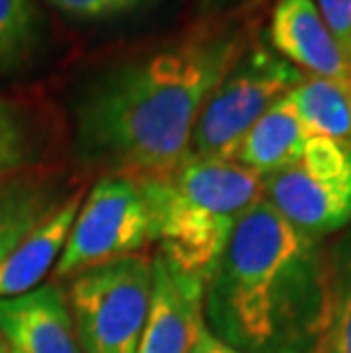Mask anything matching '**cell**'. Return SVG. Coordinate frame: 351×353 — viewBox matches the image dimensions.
Instances as JSON below:
<instances>
[{
  "label": "cell",
  "instance_id": "obj_2",
  "mask_svg": "<svg viewBox=\"0 0 351 353\" xmlns=\"http://www.w3.org/2000/svg\"><path fill=\"white\" fill-rule=\"evenodd\" d=\"M326 301L322 239L294 228L260 199L208 278L203 321L242 353H317Z\"/></svg>",
  "mask_w": 351,
  "mask_h": 353
},
{
  "label": "cell",
  "instance_id": "obj_4",
  "mask_svg": "<svg viewBox=\"0 0 351 353\" xmlns=\"http://www.w3.org/2000/svg\"><path fill=\"white\" fill-rule=\"evenodd\" d=\"M305 78L294 64L256 41L242 50L208 96L190 139V157L235 160L244 137L260 117Z\"/></svg>",
  "mask_w": 351,
  "mask_h": 353
},
{
  "label": "cell",
  "instance_id": "obj_12",
  "mask_svg": "<svg viewBox=\"0 0 351 353\" xmlns=\"http://www.w3.org/2000/svg\"><path fill=\"white\" fill-rule=\"evenodd\" d=\"M312 134L297 114L290 96L281 99L260 117L244 137L235 160L258 176H272L301 157Z\"/></svg>",
  "mask_w": 351,
  "mask_h": 353
},
{
  "label": "cell",
  "instance_id": "obj_16",
  "mask_svg": "<svg viewBox=\"0 0 351 353\" xmlns=\"http://www.w3.org/2000/svg\"><path fill=\"white\" fill-rule=\"evenodd\" d=\"M41 157L34 117L23 105L0 99V180L30 174Z\"/></svg>",
  "mask_w": 351,
  "mask_h": 353
},
{
  "label": "cell",
  "instance_id": "obj_6",
  "mask_svg": "<svg viewBox=\"0 0 351 353\" xmlns=\"http://www.w3.org/2000/svg\"><path fill=\"white\" fill-rule=\"evenodd\" d=\"M153 244L151 212L135 178L103 176L82 199L53 281L141 253Z\"/></svg>",
  "mask_w": 351,
  "mask_h": 353
},
{
  "label": "cell",
  "instance_id": "obj_8",
  "mask_svg": "<svg viewBox=\"0 0 351 353\" xmlns=\"http://www.w3.org/2000/svg\"><path fill=\"white\" fill-rule=\"evenodd\" d=\"M205 281L153 255L151 305L137 353H190L203 328Z\"/></svg>",
  "mask_w": 351,
  "mask_h": 353
},
{
  "label": "cell",
  "instance_id": "obj_11",
  "mask_svg": "<svg viewBox=\"0 0 351 353\" xmlns=\"http://www.w3.org/2000/svg\"><path fill=\"white\" fill-rule=\"evenodd\" d=\"M82 203V192L69 194L39 228L21 242L0 262V301L14 299L43 285V278L53 274L69 232Z\"/></svg>",
  "mask_w": 351,
  "mask_h": 353
},
{
  "label": "cell",
  "instance_id": "obj_17",
  "mask_svg": "<svg viewBox=\"0 0 351 353\" xmlns=\"http://www.w3.org/2000/svg\"><path fill=\"white\" fill-rule=\"evenodd\" d=\"M41 28L34 0H0V76L32 59L41 41Z\"/></svg>",
  "mask_w": 351,
  "mask_h": 353
},
{
  "label": "cell",
  "instance_id": "obj_3",
  "mask_svg": "<svg viewBox=\"0 0 351 353\" xmlns=\"http://www.w3.org/2000/svg\"><path fill=\"white\" fill-rule=\"evenodd\" d=\"M158 253L208 283L242 216L263 199V176L237 160L185 157L160 178H135Z\"/></svg>",
  "mask_w": 351,
  "mask_h": 353
},
{
  "label": "cell",
  "instance_id": "obj_14",
  "mask_svg": "<svg viewBox=\"0 0 351 353\" xmlns=\"http://www.w3.org/2000/svg\"><path fill=\"white\" fill-rule=\"evenodd\" d=\"M288 96L312 137L351 146V82L305 76Z\"/></svg>",
  "mask_w": 351,
  "mask_h": 353
},
{
  "label": "cell",
  "instance_id": "obj_19",
  "mask_svg": "<svg viewBox=\"0 0 351 353\" xmlns=\"http://www.w3.org/2000/svg\"><path fill=\"white\" fill-rule=\"evenodd\" d=\"M315 5L335 41L347 55L351 46V0H315Z\"/></svg>",
  "mask_w": 351,
  "mask_h": 353
},
{
  "label": "cell",
  "instance_id": "obj_9",
  "mask_svg": "<svg viewBox=\"0 0 351 353\" xmlns=\"http://www.w3.org/2000/svg\"><path fill=\"white\" fill-rule=\"evenodd\" d=\"M267 37L274 52L305 76L351 82L345 50L324 23L315 0H279Z\"/></svg>",
  "mask_w": 351,
  "mask_h": 353
},
{
  "label": "cell",
  "instance_id": "obj_1",
  "mask_svg": "<svg viewBox=\"0 0 351 353\" xmlns=\"http://www.w3.org/2000/svg\"><path fill=\"white\" fill-rule=\"evenodd\" d=\"M246 46L242 28L210 26L110 66L73 110L78 155L106 176H167L188 157L201 108Z\"/></svg>",
  "mask_w": 351,
  "mask_h": 353
},
{
  "label": "cell",
  "instance_id": "obj_7",
  "mask_svg": "<svg viewBox=\"0 0 351 353\" xmlns=\"http://www.w3.org/2000/svg\"><path fill=\"white\" fill-rule=\"evenodd\" d=\"M263 199L288 223L324 239L351 226V146L310 137L301 157L263 178Z\"/></svg>",
  "mask_w": 351,
  "mask_h": 353
},
{
  "label": "cell",
  "instance_id": "obj_5",
  "mask_svg": "<svg viewBox=\"0 0 351 353\" xmlns=\"http://www.w3.org/2000/svg\"><path fill=\"white\" fill-rule=\"evenodd\" d=\"M153 288V258L128 255L71 278L66 301L82 353H137Z\"/></svg>",
  "mask_w": 351,
  "mask_h": 353
},
{
  "label": "cell",
  "instance_id": "obj_23",
  "mask_svg": "<svg viewBox=\"0 0 351 353\" xmlns=\"http://www.w3.org/2000/svg\"><path fill=\"white\" fill-rule=\"evenodd\" d=\"M347 62H349V76H351V46L347 50Z\"/></svg>",
  "mask_w": 351,
  "mask_h": 353
},
{
  "label": "cell",
  "instance_id": "obj_21",
  "mask_svg": "<svg viewBox=\"0 0 351 353\" xmlns=\"http://www.w3.org/2000/svg\"><path fill=\"white\" fill-rule=\"evenodd\" d=\"M205 5H226V3H242V0H203Z\"/></svg>",
  "mask_w": 351,
  "mask_h": 353
},
{
  "label": "cell",
  "instance_id": "obj_24",
  "mask_svg": "<svg viewBox=\"0 0 351 353\" xmlns=\"http://www.w3.org/2000/svg\"><path fill=\"white\" fill-rule=\"evenodd\" d=\"M7 353H14V351H12V349H10V351H7Z\"/></svg>",
  "mask_w": 351,
  "mask_h": 353
},
{
  "label": "cell",
  "instance_id": "obj_15",
  "mask_svg": "<svg viewBox=\"0 0 351 353\" xmlns=\"http://www.w3.org/2000/svg\"><path fill=\"white\" fill-rule=\"evenodd\" d=\"M326 328L317 353H351V226L326 251Z\"/></svg>",
  "mask_w": 351,
  "mask_h": 353
},
{
  "label": "cell",
  "instance_id": "obj_10",
  "mask_svg": "<svg viewBox=\"0 0 351 353\" xmlns=\"http://www.w3.org/2000/svg\"><path fill=\"white\" fill-rule=\"evenodd\" d=\"M0 335L14 353H82L66 292L57 283L3 299Z\"/></svg>",
  "mask_w": 351,
  "mask_h": 353
},
{
  "label": "cell",
  "instance_id": "obj_22",
  "mask_svg": "<svg viewBox=\"0 0 351 353\" xmlns=\"http://www.w3.org/2000/svg\"><path fill=\"white\" fill-rule=\"evenodd\" d=\"M7 351H10V344H7V342H5V337L0 335V353H7Z\"/></svg>",
  "mask_w": 351,
  "mask_h": 353
},
{
  "label": "cell",
  "instance_id": "obj_20",
  "mask_svg": "<svg viewBox=\"0 0 351 353\" xmlns=\"http://www.w3.org/2000/svg\"><path fill=\"white\" fill-rule=\"evenodd\" d=\"M190 353H242V351L228 347L226 342H221L219 337H214L203 324V328L199 330V337H197V342H194Z\"/></svg>",
  "mask_w": 351,
  "mask_h": 353
},
{
  "label": "cell",
  "instance_id": "obj_13",
  "mask_svg": "<svg viewBox=\"0 0 351 353\" xmlns=\"http://www.w3.org/2000/svg\"><path fill=\"white\" fill-rule=\"evenodd\" d=\"M66 201L53 178L21 174L0 180V262Z\"/></svg>",
  "mask_w": 351,
  "mask_h": 353
},
{
  "label": "cell",
  "instance_id": "obj_18",
  "mask_svg": "<svg viewBox=\"0 0 351 353\" xmlns=\"http://www.w3.org/2000/svg\"><path fill=\"white\" fill-rule=\"evenodd\" d=\"M50 5L59 10L66 17L85 19V21H99L112 19L141 10L144 5L153 0H48Z\"/></svg>",
  "mask_w": 351,
  "mask_h": 353
}]
</instances>
